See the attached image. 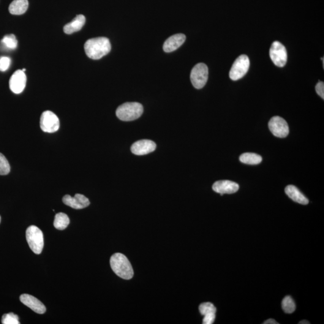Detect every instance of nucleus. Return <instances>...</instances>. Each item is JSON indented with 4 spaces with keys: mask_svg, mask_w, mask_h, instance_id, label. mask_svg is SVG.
Here are the masks:
<instances>
[{
    "mask_svg": "<svg viewBox=\"0 0 324 324\" xmlns=\"http://www.w3.org/2000/svg\"><path fill=\"white\" fill-rule=\"evenodd\" d=\"M87 56L92 59H99L107 55L111 50L110 40L107 37L93 38L87 41L84 45Z\"/></svg>",
    "mask_w": 324,
    "mask_h": 324,
    "instance_id": "nucleus-1",
    "label": "nucleus"
},
{
    "mask_svg": "<svg viewBox=\"0 0 324 324\" xmlns=\"http://www.w3.org/2000/svg\"><path fill=\"white\" fill-rule=\"evenodd\" d=\"M110 264L114 273L121 278L130 280L133 277L134 272L131 264L126 256L122 253H117L112 256Z\"/></svg>",
    "mask_w": 324,
    "mask_h": 324,
    "instance_id": "nucleus-2",
    "label": "nucleus"
},
{
    "mask_svg": "<svg viewBox=\"0 0 324 324\" xmlns=\"http://www.w3.org/2000/svg\"><path fill=\"white\" fill-rule=\"evenodd\" d=\"M143 105L137 102H127L119 106L116 111V115L120 120L130 121L135 120L142 116Z\"/></svg>",
    "mask_w": 324,
    "mask_h": 324,
    "instance_id": "nucleus-3",
    "label": "nucleus"
},
{
    "mask_svg": "<svg viewBox=\"0 0 324 324\" xmlns=\"http://www.w3.org/2000/svg\"><path fill=\"white\" fill-rule=\"evenodd\" d=\"M26 238L32 251L37 255L40 254L44 246V239L42 231L36 226L31 225L27 228Z\"/></svg>",
    "mask_w": 324,
    "mask_h": 324,
    "instance_id": "nucleus-4",
    "label": "nucleus"
},
{
    "mask_svg": "<svg viewBox=\"0 0 324 324\" xmlns=\"http://www.w3.org/2000/svg\"><path fill=\"white\" fill-rule=\"evenodd\" d=\"M208 77V69L206 65L199 63L195 65L190 73V80L192 85L197 89H201L205 86Z\"/></svg>",
    "mask_w": 324,
    "mask_h": 324,
    "instance_id": "nucleus-5",
    "label": "nucleus"
},
{
    "mask_svg": "<svg viewBox=\"0 0 324 324\" xmlns=\"http://www.w3.org/2000/svg\"><path fill=\"white\" fill-rule=\"evenodd\" d=\"M250 67L249 57L246 55L239 56L234 61L230 72V77L233 81H237L244 77Z\"/></svg>",
    "mask_w": 324,
    "mask_h": 324,
    "instance_id": "nucleus-6",
    "label": "nucleus"
},
{
    "mask_svg": "<svg viewBox=\"0 0 324 324\" xmlns=\"http://www.w3.org/2000/svg\"><path fill=\"white\" fill-rule=\"evenodd\" d=\"M269 56L272 61L277 66L284 67L287 63L288 59L287 49L278 41H275L272 43L269 50Z\"/></svg>",
    "mask_w": 324,
    "mask_h": 324,
    "instance_id": "nucleus-7",
    "label": "nucleus"
},
{
    "mask_svg": "<svg viewBox=\"0 0 324 324\" xmlns=\"http://www.w3.org/2000/svg\"><path fill=\"white\" fill-rule=\"evenodd\" d=\"M41 129L46 133H54L59 128V120L55 114L50 111L43 112L40 117Z\"/></svg>",
    "mask_w": 324,
    "mask_h": 324,
    "instance_id": "nucleus-8",
    "label": "nucleus"
},
{
    "mask_svg": "<svg viewBox=\"0 0 324 324\" xmlns=\"http://www.w3.org/2000/svg\"><path fill=\"white\" fill-rule=\"evenodd\" d=\"M269 130L275 137L284 138L287 137L290 132L287 122L282 117H273L268 122Z\"/></svg>",
    "mask_w": 324,
    "mask_h": 324,
    "instance_id": "nucleus-9",
    "label": "nucleus"
},
{
    "mask_svg": "<svg viewBox=\"0 0 324 324\" xmlns=\"http://www.w3.org/2000/svg\"><path fill=\"white\" fill-rule=\"evenodd\" d=\"M27 77L25 72L18 70L13 73L10 79L9 86L11 91L15 94H20L25 89Z\"/></svg>",
    "mask_w": 324,
    "mask_h": 324,
    "instance_id": "nucleus-10",
    "label": "nucleus"
},
{
    "mask_svg": "<svg viewBox=\"0 0 324 324\" xmlns=\"http://www.w3.org/2000/svg\"><path fill=\"white\" fill-rule=\"evenodd\" d=\"M62 202L65 205L76 209L85 208L90 204L88 199L81 194H76L74 197L65 195L62 198Z\"/></svg>",
    "mask_w": 324,
    "mask_h": 324,
    "instance_id": "nucleus-11",
    "label": "nucleus"
},
{
    "mask_svg": "<svg viewBox=\"0 0 324 324\" xmlns=\"http://www.w3.org/2000/svg\"><path fill=\"white\" fill-rule=\"evenodd\" d=\"M156 148V145L153 141L148 140H143L137 141L131 147L133 154L138 156H143L153 152Z\"/></svg>",
    "mask_w": 324,
    "mask_h": 324,
    "instance_id": "nucleus-12",
    "label": "nucleus"
},
{
    "mask_svg": "<svg viewBox=\"0 0 324 324\" xmlns=\"http://www.w3.org/2000/svg\"><path fill=\"white\" fill-rule=\"evenodd\" d=\"M20 300L24 305L29 307L34 312L43 314L46 312V307L42 302L34 296L29 294H24L20 296Z\"/></svg>",
    "mask_w": 324,
    "mask_h": 324,
    "instance_id": "nucleus-13",
    "label": "nucleus"
},
{
    "mask_svg": "<svg viewBox=\"0 0 324 324\" xmlns=\"http://www.w3.org/2000/svg\"><path fill=\"white\" fill-rule=\"evenodd\" d=\"M214 192L223 194H232L238 191L239 185L235 182L229 180H221L214 182L213 186Z\"/></svg>",
    "mask_w": 324,
    "mask_h": 324,
    "instance_id": "nucleus-14",
    "label": "nucleus"
},
{
    "mask_svg": "<svg viewBox=\"0 0 324 324\" xmlns=\"http://www.w3.org/2000/svg\"><path fill=\"white\" fill-rule=\"evenodd\" d=\"M186 40V36L183 34H177L169 37L163 44V50L166 53H171L177 50Z\"/></svg>",
    "mask_w": 324,
    "mask_h": 324,
    "instance_id": "nucleus-15",
    "label": "nucleus"
},
{
    "mask_svg": "<svg viewBox=\"0 0 324 324\" xmlns=\"http://www.w3.org/2000/svg\"><path fill=\"white\" fill-rule=\"evenodd\" d=\"M285 193L291 200L296 203L307 205L309 204V200L298 189L297 187L293 185H289L285 188Z\"/></svg>",
    "mask_w": 324,
    "mask_h": 324,
    "instance_id": "nucleus-16",
    "label": "nucleus"
},
{
    "mask_svg": "<svg viewBox=\"0 0 324 324\" xmlns=\"http://www.w3.org/2000/svg\"><path fill=\"white\" fill-rule=\"evenodd\" d=\"M86 21V17L84 15L76 16L74 20L64 27V32L67 34H71L73 32L81 30L85 25Z\"/></svg>",
    "mask_w": 324,
    "mask_h": 324,
    "instance_id": "nucleus-17",
    "label": "nucleus"
},
{
    "mask_svg": "<svg viewBox=\"0 0 324 324\" xmlns=\"http://www.w3.org/2000/svg\"><path fill=\"white\" fill-rule=\"evenodd\" d=\"M29 7L28 0H14L9 5V10L11 14L21 15L26 12Z\"/></svg>",
    "mask_w": 324,
    "mask_h": 324,
    "instance_id": "nucleus-18",
    "label": "nucleus"
},
{
    "mask_svg": "<svg viewBox=\"0 0 324 324\" xmlns=\"http://www.w3.org/2000/svg\"><path fill=\"white\" fill-rule=\"evenodd\" d=\"M239 160L245 164L258 165L262 162L263 158L257 154L246 152L241 155Z\"/></svg>",
    "mask_w": 324,
    "mask_h": 324,
    "instance_id": "nucleus-19",
    "label": "nucleus"
},
{
    "mask_svg": "<svg viewBox=\"0 0 324 324\" xmlns=\"http://www.w3.org/2000/svg\"><path fill=\"white\" fill-rule=\"evenodd\" d=\"M70 219L67 215L63 213H57L56 215L54 225L57 230H64L69 225Z\"/></svg>",
    "mask_w": 324,
    "mask_h": 324,
    "instance_id": "nucleus-20",
    "label": "nucleus"
},
{
    "mask_svg": "<svg viewBox=\"0 0 324 324\" xmlns=\"http://www.w3.org/2000/svg\"><path fill=\"white\" fill-rule=\"evenodd\" d=\"M1 43L5 48L13 50L17 48L18 40L14 34H9L3 37Z\"/></svg>",
    "mask_w": 324,
    "mask_h": 324,
    "instance_id": "nucleus-21",
    "label": "nucleus"
},
{
    "mask_svg": "<svg viewBox=\"0 0 324 324\" xmlns=\"http://www.w3.org/2000/svg\"><path fill=\"white\" fill-rule=\"evenodd\" d=\"M282 309L287 314H292L295 311L296 306L293 299L290 296H287L283 299L282 303Z\"/></svg>",
    "mask_w": 324,
    "mask_h": 324,
    "instance_id": "nucleus-22",
    "label": "nucleus"
},
{
    "mask_svg": "<svg viewBox=\"0 0 324 324\" xmlns=\"http://www.w3.org/2000/svg\"><path fill=\"white\" fill-rule=\"evenodd\" d=\"M201 314L205 316L208 314H216V308L211 303H204L199 307Z\"/></svg>",
    "mask_w": 324,
    "mask_h": 324,
    "instance_id": "nucleus-23",
    "label": "nucleus"
},
{
    "mask_svg": "<svg viewBox=\"0 0 324 324\" xmlns=\"http://www.w3.org/2000/svg\"><path fill=\"white\" fill-rule=\"evenodd\" d=\"M10 171V166L9 162L3 154L0 153V175H7Z\"/></svg>",
    "mask_w": 324,
    "mask_h": 324,
    "instance_id": "nucleus-24",
    "label": "nucleus"
},
{
    "mask_svg": "<svg viewBox=\"0 0 324 324\" xmlns=\"http://www.w3.org/2000/svg\"><path fill=\"white\" fill-rule=\"evenodd\" d=\"M2 324H20L19 317L13 313L4 314L2 317Z\"/></svg>",
    "mask_w": 324,
    "mask_h": 324,
    "instance_id": "nucleus-25",
    "label": "nucleus"
},
{
    "mask_svg": "<svg viewBox=\"0 0 324 324\" xmlns=\"http://www.w3.org/2000/svg\"><path fill=\"white\" fill-rule=\"evenodd\" d=\"M11 64V59L8 57H0V71L5 72L9 69Z\"/></svg>",
    "mask_w": 324,
    "mask_h": 324,
    "instance_id": "nucleus-26",
    "label": "nucleus"
},
{
    "mask_svg": "<svg viewBox=\"0 0 324 324\" xmlns=\"http://www.w3.org/2000/svg\"><path fill=\"white\" fill-rule=\"evenodd\" d=\"M216 319V314H208L204 316L203 319V324H213Z\"/></svg>",
    "mask_w": 324,
    "mask_h": 324,
    "instance_id": "nucleus-27",
    "label": "nucleus"
},
{
    "mask_svg": "<svg viewBox=\"0 0 324 324\" xmlns=\"http://www.w3.org/2000/svg\"><path fill=\"white\" fill-rule=\"evenodd\" d=\"M315 89L317 94L322 97L323 99H324V84L323 82L320 81L316 86Z\"/></svg>",
    "mask_w": 324,
    "mask_h": 324,
    "instance_id": "nucleus-28",
    "label": "nucleus"
},
{
    "mask_svg": "<svg viewBox=\"0 0 324 324\" xmlns=\"http://www.w3.org/2000/svg\"><path fill=\"white\" fill-rule=\"evenodd\" d=\"M263 324H278L279 323L276 322V321H275L273 319H269L268 320L264 321Z\"/></svg>",
    "mask_w": 324,
    "mask_h": 324,
    "instance_id": "nucleus-29",
    "label": "nucleus"
},
{
    "mask_svg": "<svg viewBox=\"0 0 324 324\" xmlns=\"http://www.w3.org/2000/svg\"><path fill=\"white\" fill-rule=\"evenodd\" d=\"M299 324H309L310 323L309 321L304 320V321H301L299 323Z\"/></svg>",
    "mask_w": 324,
    "mask_h": 324,
    "instance_id": "nucleus-30",
    "label": "nucleus"
},
{
    "mask_svg": "<svg viewBox=\"0 0 324 324\" xmlns=\"http://www.w3.org/2000/svg\"><path fill=\"white\" fill-rule=\"evenodd\" d=\"M0 222H1V217H0Z\"/></svg>",
    "mask_w": 324,
    "mask_h": 324,
    "instance_id": "nucleus-31",
    "label": "nucleus"
}]
</instances>
